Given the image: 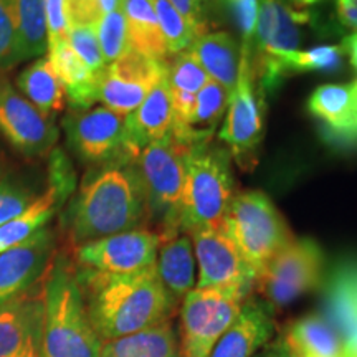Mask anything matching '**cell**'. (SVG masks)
Returning a JSON list of instances; mask_svg holds the SVG:
<instances>
[{
  "instance_id": "cell-1",
  "label": "cell",
  "mask_w": 357,
  "mask_h": 357,
  "mask_svg": "<svg viewBox=\"0 0 357 357\" xmlns=\"http://www.w3.org/2000/svg\"><path fill=\"white\" fill-rule=\"evenodd\" d=\"M73 245L93 242L149 223L146 190L136 159L95 166L84 177L65 217Z\"/></svg>"
},
{
  "instance_id": "cell-2",
  "label": "cell",
  "mask_w": 357,
  "mask_h": 357,
  "mask_svg": "<svg viewBox=\"0 0 357 357\" xmlns=\"http://www.w3.org/2000/svg\"><path fill=\"white\" fill-rule=\"evenodd\" d=\"M84 305L102 342L167 323L176 312L155 265L132 275H101L78 268Z\"/></svg>"
},
{
  "instance_id": "cell-3",
  "label": "cell",
  "mask_w": 357,
  "mask_h": 357,
  "mask_svg": "<svg viewBox=\"0 0 357 357\" xmlns=\"http://www.w3.org/2000/svg\"><path fill=\"white\" fill-rule=\"evenodd\" d=\"M42 357H101V337L89 321L77 270L58 255L43 287Z\"/></svg>"
},
{
  "instance_id": "cell-4",
  "label": "cell",
  "mask_w": 357,
  "mask_h": 357,
  "mask_svg": "<svg viewBox=\"0 0 357 357\" xmlns=\"http://www.w3.org/2000/svg\"><path fill=\"white\" fill-rule=\"evenodd\" d=\"M235 177L229 149L213 141L192 146L177 212V231L190 235L218 227L235 199Z\"/></svg>"
},
{
  "instance_id": "cell-5",
  "label": "cell",
  "mask_w": 357,
  "mask_h": 357,
  "mask_svg": "<svg viewBox=\"0 0 357 357\" xmlns=\"http://www.w3.org/2000/svg\"><path fill=\"white\" fill-rule=\"evenodd\" d=\"M218 229L242 253L255 278L294 240L283 215L260 190L238 192Z\"/></svg>"
},
{
  "instance_id": "cell-6",
  "label": "cell",
  "mask_w": 357,
  "mask_h": 357,
  "mask_svg": "<svg viewBox=\"0 0 357 357\" xmlns=\"http://www.w3.org/2000/svg\"><path fill=\"white\" fill-rule=\"evenodd\" d=\"M192 144L169 132L137 154L136 167L146 190L149 223L159 236L178 234L176 222Z\"/></svg>"
},
{
  "instance_id": "cell-7",
  "label": "cell",
  "mask_w": 357,
  "mask_h": 357,
  "mask_svg": "<svg viewBox=\"0 0 357 357\" xmlns=\"http://www.w3.org/2000/svg\"><path fill=\"white\" fill-rule=\"evenodd\" d=\"M250 294L227 288H194L178 306V357H208Z\"/></svg>"
},
{
  "instance_id": "cell-8",
  "label": "cell",
  "mask_w": 357,
  "mask_h": 357,
  "mask_svg": "<svg viewBox=\"0 0 357 357\" xmlns=\"http://www.w3.org/2000/svg\"><path fill=\"white\" fill-rule=\"evenodd\" d=\"M250 50L240 48V71L230 95L229 113L218 137L229 147L240 167L250 171L257 164L265 132V88L253 75Z\"/></svg>"
},
{
  "instance_id": "cell-9",
  "label": "cell",
  "mask_w": 357,
  "mask_h": 357,
  "mask_svg": "<svg viewBox=\"0 0 357 357\" xmlns=\"http://www.w3.org/2000/svg\"><path fill=\"white\" fill-rule=\"evenodd\" d=\"M323 266V250L314 240L294 238L263 268L253 289L276 312L318 288Z\"/></svg>"
},
{
  "instance_id": "cell-10",
  "label": "cell",
  "mask_w": 357,
  "mask_h": 357,
  "mask_svg": "<svg viewBox=\"0 0 357 357\" xmlns=\"http://www.w3.org/2000/svg\"><path fill=\"white\" fill-rule=\"evenodd\" d=\"M63 126L70 149L83 162L101 166L137 158L128 147L126 118L108 108L71 111Z\"/></svg>"
},
{
  "instance_id": "cell-11",
  "label": "cell",
  "mask_w": 357,
  "mask_h": 357,
  "mask_svg": "<svg viewBox=\"0 0 357 357\" xmlns=\"http://www.w3.org/2000/svg\"><path fill=\"white\" fill-rule=\"evenodd\" d=\"M160 236L144 227L77 247L78 268L101 275H132L155 265Z\"/></svg>"
},
{
  "instance_id": "cell-12",
  "label": "cell",
  "mask_w": 357,
  "mask_h": 357,
  "mask_svg": "<svg viewBox=\"0 0 357 357\" xmlns=\"http://www.w3.org/2000/svg\"><path fill=\"white\" fill-rule=\"evenodd\" d=\"M194 245L199 278L195 288H227L250 294L255 273L231 240L218 227L200 229L189 235Z\"/></svg>"
},
{
  "instance_id": "cell-13",
  "label": "cell",
  "mask_w": 357,
  "mask_h": 357,
  "mask_svg": "<svg viewBox=\"0 0 357 357\" xmlns=\"http://www.w3.org/2000/svg\"><path fill=\"white\" fill-rule=\"evenodd\" d=\"M164 71L166 63L128 48L123 56L102 71L98 101L126 118L139 108Z\"/></svg>"
},
{
  "instance_id": "cell-14",
  "label": "cell",
  "mask_w": 357,
  "mask_h": 357,
  "mask_svg": "<svg viewBox=\"0 0 357 357\" xmlns=\"http://www.w3.org/2000/svg\"><path fill=\"white\" fill-rule=\"evenodd\" d=\"M0 134L29 158L50 153L58 141L52 116L35 108L7 79H0Z\"/></svg>"
},
{
  "instance_id": "cell-15",
  "label": "cell",
  "mask_w": 357,
  "mask_h": 357,
  "mask_svg": "<svg viewBox=\"0 0 357 357\" xmlns=\"http://www.w3.org/2000/svg\"><path fill=\"white\" fill-rule=\"evenodd\" d=\"M55 234L43 227L15 247L0 252V306L22 296L52 265Z\"/></svg>"
},
{
  "instance_id": "cell-16",
  "label": "cell",
  "mask_w": 357,
  "mask_h": 357,
  "mask_svg": "<svg viewBox=\"0 0 357 357\" xmlns=\"http://www.w3.org/2000/svg\"><path fill=\"white\" fill-rule=\"evenodd\" d=\"M43 312V293L0 306V357H42Z\"/></svg>"
},
{
  "instance_id": "cell-17",
  "label": "cell",
  "mask_w": 357,
  "mask_h": 357,
  "mask_svg": "<svg viewBox=\"0 0 357 357\" xmlns=\"http://www.w3.org/2000/svg\"><path fill=\"white\" fill-rule=\"evenodd\" d=\"M275 334V312L261 298L248 296L236 319L208 357H255Z\"/></svg>"
},
{
  "instance_id": "cell-18",
  "label": "cell",
  "mask_w": 357,
  "mask_h": 357,
  "mask_svg": "<svg viewBox=\"0 0 357 357\" xmlns=\"http://www.w3.org/2000/svg\"><path fill=\"white\" fill-rule=\"evenodd\" d=\"M172 98L167 71L151 89L139 108L126 116V141L134 154H139L146 146L164 139L172 131Z\"/></svg>"
},
{
  "instance_id": "cell-19",
  "label": "cell",
  "mask_w": 357,
  "mask_h": 357,
  "mask_svg": "<svg viewBox=\"0 0 357 357\" xmlns=\"http://www.w3.org/2000/svg\"><path fill=\"white\" fill-rule=\"evenodd\" d=\"M306 15H298L281 0H260V12L250 58H268L298 50L301 33L298 24Z\"/></svg>"
},
{
  "instance_id": "cell-20",
  "label": "cell",
  "mask_w": 357,
  "mask_h": 357,
  "mask_svg": "<svg viewBox=\"0 0 357 357\" xmlns=\"http://www.w3.org/2000/svg\"><path fill=\"white\" fill-rule=\"evenodd\" d=\"M326 311L344 344V357H357V261L336 268L326 291Z\"/></svg>"
},
{
  "instance_id": "cell-21",
  "label": "cell",
  "mask_w": 357,
  "mask_h": 357,
  "mask_svg": "<svg viewBox=\"0 0 357 357\" xmlns=\"http://www.w3.org/2000/svg\"><path fill=\"white\" fill-rule=\"evenodd\" d=\"M155 270L167 296L178 307L195 288V255L190 236L185 234L160 236Z\"/></svg>"
},
{
  "instance_id": "cell-22",
  "label": "cell",
  "mask_w": 357,
  "mask_h": 357,
  "mask_svg": "<svg viewBox=\"0 0 357 357\" xmlns=\"http://www.w3.org/2000/svg\"><path fill=\"white\" fill-rule=\"evenodd\" d=\"M47 52L52 68L65 89L66 101L75 109H86L93 102H96L105 70L101 73L89 70L70 47L68 40L56 43Z\"/></svg>"
},
{
  "instance_id": "cell-23",
  "label": "cell",
  "mask_w": 357,
  "mask_h": 357,
  "mask_svg": "<svg viewBox=\"0 0 357 357\" xmlns=\"http://www.w3.org/2000/svg\"><path fill=\"white\" fill-rule=\"evenodd\" d=\"M307 108L337 141H357V105L349 84H323L312 93Z\"/></svg>"
},
{
  "instance_id": "cell-24",
  "label": "cell",
  "mask_w": 357,
  "mask_h": 357,
  "mask_svg": "<svg viewBox=\"0 0 357 357\" xmlns=\"http://www.w3.org/2000/svg\"><path fill=\"white\" fill-rule=\"evenodd\" d=\"M189 50L197 58L207 77L231 93L240 71V48L225 32H208L192 42Z\"/></svg>"
},
{
  "instance_id": "cell-25",
  "label": "cell",
  "mask_w": 357,
  "mask_h": 357,
  "mask_svg": "<svg viewBox=\"0 0 357 357\" xmlns=\"http://www.w3.org/2000/svg\"><path fill=\"white\" fill-rule=\"evenodd\" d=\"M119 7L126 19L129 48L166 63L167 48L160 33L153 2L151 0H121Z\"/></svg>"
},
{
  "instance_id": "cell-26",
  "label": "cell",
  "mask_w": 357,
  "mask_h": 357,
  "mask_svg": "<svg viewBox=\"0 0 357 357\" xmlns=\"http://www.w3.org/2000/svg\"><path fill=\"white\" fill-rule=\"evenodd\" d=\"M287 344L294 351L316 357H344V344L333 324L323 316L310 314L288 324L283 334Z\"/></svg>"
},
{
  "instance_id": "cell-27",
  "label": "cell",
  "mask_w": 357,
  "mask_h": 357,
  "mask_svg": "<svg viewBox=\"0 0 357 357\" xmlns=\"http://www.w3.org/2000/svg\"><path fill=\"white\" fill-rule=\"evenodd\" d=\"M20 95L43 114L52 116L65 108V89L53 71L48 56H40L17 78Z\"/></svg>"
},
{
  "instance_id": "cell-28",
  "label": "cell",
  "mask_w": 357,
  "mask_h": 357,
  "mask_svg": "<svg viewBox=\"0 0 357 357\" xmlns=\"http://www.w3.org/2000/svg\"><path fill=\"white\" fill-rule=\"evenodd\" d=\"M66 200V195L60 192L55 185L48 184V189L43 195H40L26 207L20 215L12 218L10 222L0 225V252L15 247L20 242L37 234L50 218L55 215L58 207H61Z\"/></svg>"
},
{
  "instance_id": "cell-29",
  "label": "cell",
  "mask_w": 357,
  "mask_h": 357,
  "mask_svg": "<svg viewBox=\"0 0 357 357\" xmlns=\"http://www.w3.org/2000/svg\"><path fill=\"white\" fill-rule=\"evenodd\" d=\"M101 357H178L171 321L105 342Z\"/></svg>"
},
{
  "instance_id": "cell-30",
  "label": "cell",
  "mask_w": 357,
  "mask_h": 357,
  "mask_svg": "<svg viewBox=\"0 0 357 357\" xmlns=\"http://www.w3.org/2000/svg\"><path fill=\"white\" fill-rule=\"evenodd\" d=\"M230 95L229 89L213 79H208L207 84L195 95V109L187 128L190 142L197 144V142L212 141L215 128L229 108Z\"/></svg>"
},
{
  "instance_id": "cell-31",
  "label": "cell",
  "mask_w": 357,
  "mask_h": 357,
  "mask_svg": "<svg viewBox=\"0 0 357 357\" xmlns=\"http://www.w3.org/2000/svg\"><path fill=\"white\" fill-rule=\"evenodd\" d=\"M20 60L43 56L48 50L45 0H13Z\"/></svg>"
},
{
  "instance_id": "cell-32",
  "label": "cell",
  "mask_w": 357,
  "mask_h": 357,
  "mask_svg": "<svg viewBox=\"0 0 357 357\" xmlns=\"http://www.w3.org/2000/svg\"><path fill=\"white\" fill-rule=\"evenodd\" d=\"M151 2H153L160 33H162L164 43H166L167 58L187 50L195 40V35L187 25V22L182 19L181 13L176 10V7L169 0H151Z\"/></svg>"
},
{
  "instance_id": "cell-33",
  "label": "cell",
  "mask_w": 357,
  "mask_h": 357,
  "mask_svg": "<svg viewBox=\"0 0 357 357\" xmlns=\"http://www.w3.org/2000/svg\"><path fill=\"white\" fill-rule=\"evenodd\" d=\"M166 71L171 89L192 93V95H197L211 79L189 48L167 58Z\"/></svg>"
},
{
  "instance_id": "cell-34",
  "label": "cell",
  "mask_w": 357,
  "mask_h": 357,
  "mask_svg": "<svg viewBox=\"0 0 357 357\" xmlns=\"http://www.w3.org/2000/svg\"><path fill=\"white\" fill-rule=\"evenodd\" d=\"M96 35L106 66L114 63L119 56L126 53L129 48L128 26L121 7L101 17L100 24L96 25Z\"/></svg>"
},
{
  "instance_id": "cell-35",
  "label": "cell",
  "mask_w": 357,
  "mask_h": 357,
  "mask_svg": "<svg viewBox=\"0 0 357 357\" xmlns=\"http://www.w3.org/2000/svg\"><path fill=\"white\" fill-rule=\"evenodd\" d=\"M19 35H17L13 0H0V70L20 63Z\"/></svg>"
},
{
  "instance_id": "cell-36",
  "label": "cell",
  "mask_w": 357,
  "mask_h": 357,
  "mask_svg": "<svg viewBox=\"0 0 357 357\" xmlns=\"http://www.w3.org/2000/svg\"><path fill=\"white\" fill-rule=\"evenodd\" d=\"M66 38H68L73 52L89 70L95 71V73H101L106 68L100 42H98L96 29H93V26H73V29H68V37Z\"/></svg>"
},
{
  "instance_id": "cell-37",
  "label": "cell",
  "mask_w": 357,
  "mask_h": 357,
  "mask_svg": "<svg viewBox=\"0 0 357 357\" xmlns=\"http://www.w3.org/2000/svg\"><path fill=\"white\" fill-rule=\"evenodd\" d=\"M33 200V190L22 181L15 178L0 181V225L20 215Z\"/></svg>"
},
{
  "instance_id": "cell-38",
  "label": "cell",
  "mask_w": 357,
  "mask_h": 357,
  "mask_svg": "<svg viewBox=\"0 0 357 357\" xmlns=\"http://www.w3.org/2000/svg\"><path fill=\"white\" fill-rule=\"evenodd\" d=\"M230 15L238 32L242 33V47L252 50L253 37L260 12V0H218Z\"/></svg>"
},
{
  "instance_id": "cell-39",
  "label": "cell",
  "mask_w": 357,
  "mask_h": 357,
  "mask_svg": "<svg viewBox=\"0 0 357 357\" xmlns=\"http://www.w3.org/2000/svg\"><path fill=\"white\" fill-rule=\"evenodd\" d=\"M182 19L187 22L195 38L208 33L211 29V0H169Z\"/></svg>"
},
{
  "instance_id": "cell-40",
  "label": "cell",
  "mask_w": 357,
  "mask_h": 357,
  "mask_svg": "<svg viewBox=\"0 0 357 357\" xmlns=\"http://www.w3.org/2000/svg\"><path fill=\"white\" fill-rule=\"evenodd\" d=\"M65 13L68 29H73V26L96 29L101 17L105 15L98 0H65Z\"/></svg>"
},
{
  "instance_id": "cell-41",
  "label": "cell",
  "mask_w": 357,
  "mask_h": 357,
  "mask_svg": "<svg viewBox=\"0 0 357 357\" xmlns=\"http://www.w3.org/2000/svg\"><path fill=\"white\" fill-rule=\"evenodd\" d=\"M47 13V35L48 48L68 40V20L65 13V0H45Z\"/></svg>"
},
{
  "instance_id": "cell-42",
  "label": "cell",
  "mask_w": 357,
  "mask_h": 357,
  "mask_svg": "<svg viewBox=\"0 0 357 357\" xmlns=\"http://www.w3.org/2000/svg\"><path fill=\"white\" fill-rule=\"evenodd\" d=\"M339 20L357 32V0H336Z\"/></svg>"
},
{
  "instance_id": "cell-43",
  "label": "cell",
  "mask_w": 357,
  "mask_h": 357,
  "mask_svg": "<svg viewBox=\"0 0 357 357\" xmlns=\"http://www.w3.org/2000/svg\"><path fill=\"white\" fill-rule=\"evenodd\" d=\"M255 357H294L291 349H289L287 341H284L283 336L278 339H273L268 344L263 347V349L258 352Z\"/></svg>"
},
{
  "instance_id": "cell-44",
  "label": "cell",
  "mask_w": 357,
  "mask_h": 357,
  "mask_svg": "<svg viewBox=\"0 0 357 357\" xmlns=\"http://www.w3.org/2000/svg\"><path fill=\"white\" fill-rule=\"evenodd\" d=\"M341 47H342V50H344V53L349 55L351 65L357 70V32L349 35V37H346Z\"/></svg>"
},
{
  "instance_id": "cell-45",
  "label": "cell",
  "mask_w": 357,
  "mask_h": 357,
  "mask_svg": "<svg viewBox=\"0 0 357 357\" xmlns=\"http://www.w3.org/2000/svg\"><path fill=\"white\" fill-rule=\"evenodd\" d=\"M98 3H100L102 13H108L116 10V8H119L121 0H98Z\"/></svg>"
},
{
  "instance_id": "cell-46",
  "label": "cell",
  "mask_w": 357,
  "mask_h": 357,
  "mask_svg": "<svg viewBox=\"0 0 357 357\" xmlns=\"http://www.w3.org/2000/svg\"><path fill=\"white\" fill-rule=\"evenodd\" d=\"M294 3H296L298 7H310V6H314L316 2H319V0H293Z\"/></svg>"
},
{
  "instance_id": "cell-47",
  "label": "cell",
  "mask_w": 357,
  "mask_h": 357,
  "mask_svg": "<svg viewBox=\"0 0 357 357\" xmlns=\"http://www.w3.org/2000/svg\"><path fill=\"white\" fill-rule=\"evenodd\" d=\"M288 347H289V346H288ZM289 349H291V347H289ZM291 352H293L294 357H316V356H311V354H307V352H301V351H294V349H291Z\"/></svg>"
},
{
  "instance_id": "cell-48",
  "label": "cell",
  "mask_w": 357,
  "mask_h": 357,
  "mask_svg": "<svg viewBox=\"0 0 357 357\" xmlns=\"http://www.w3.org/2000/svg\"><path fill=\"white\" fill-rule=\"evenodd\" d=\"M352 86V95H354V100H356V105H357V79L354 82V84H351Z\"/></svg>"
},
{
  "instance_id": "cell-49",
  "label": "cell",
  "mask_w": 357,
  "mask_h": 357,
  "mask_svg": "<svg viewBox=\"0 0 357 357\" xmlns=\"http://www.w3.org/2000/svg\"><path fill=\"white\" fill-rule=\"evenodd\" d=\"M0 172H2V169H0Z\"/></svg>"
}]
</instances>
